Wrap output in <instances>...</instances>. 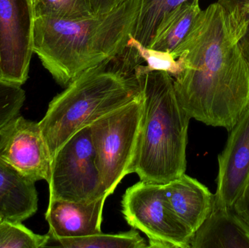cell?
<instances>
[{
	"label": "cell",
	"mask_w": 249,
	"mask_h": 248,
	"mask_svg": "<svg viewBox=\"0 0 249 248\" xmlns=\"http://www.w3.org/2000/svg\"><path fill=\"white\" fill-rule=\"evenodd\" d=\"M249 18L238 7L210 4L171 53L182 58L174 77L177 100L191 119L228 132L249 108V64L240 41Z\"/></svg>",
	"instance_id": "1"
},
{
	"label": "cell",
	"mask_w": 249,
	"mask_h": 248,
	"mask_svg": "<svg viewBox=\"0 0 249 248\" xmlns=\"http://www.w3.org/2000/svg\"><path fill=\"white\" fill-rule=\"evenodd\" d=\"M174 83L165 71L143 74V112L133 173L143 182L166 184L187 169L191 118L178 103Z\"/></svg>",
	"instance_id": "4"
},
{
	"label": "cell",
	"mask_w": 249,
	"mask_h": 248,
	"mask_svg": "<svg viewBox=\"0 0 249 248\" xmlns=\"http://www.w3.org/2000/svg\"><path fill=\"white\" fill-rule=\"evenodd\" d=\"M142 0H125L107 13L77 19L35 17L33 50L58 84L123 53L136 27Z\"/></svg>",
	"instance_id": "2"
},
{
	"label": "cell",
	"mask_w": 249,
	"mask_h": 248,
	"mask_svg": "<svg viewBox=\"0 0 249 248\" xmlns=\"http://www.w3.org/2000/svg\"><path fill=\"white\" fill-rule=\"evenodd\" d=\"M164 187L173 212L194 236L213 209L214 195L185 173Z\"/></svg>",
	"instance_id": "12"
},
{
	"label": "cell",
	"mask_w": 249,
	"mask_h": 248,
	"mask_svg": "<svg viewBox=\"0 0 249 248\" xmlns=\"http://www.w3.org/2000/svg\"><path fill=\"white\" fill-rule=\"evenodd\" d=\"M34 23L32 0H0V80L19 86L27 81Z\"/></svg>",
	"instance_id": "8"
},
{
	"label": "cell",
	"mask_w": 249,
	"mask_h": 248,
	"mask_svg": "<svg viewBox=\"0 0 249 248\" xmlns=\"http://www.w3.org/2000/svg\"><path fill=\"white\" fill-rule=\"evenodd\" d=\"M26 100L21 86L0 80V129L18 116Z\"/></svg>",
	"instance_id": "21"
},
{
	"label": "cell",
	"mask_w": 249,
	"mask_h": 248,
	"mask_svg": "<svg viewBox=\"0 0 249 248\" xmlns=\"http://www.w3.org/2000/svg\"><path fill=\"white\" fill-rule=\"evenodd\" d=\"M233 209L249 225V176L241 195L234 205Z\"/></svg>",
	"instance_id": "22"
},
{
	"label": "cell",
	"mask_w": 249,
	"mask_h": 248,
	"mask_svg": "<svg viewBox=\"0 0 249 248\" xmlns=\"http://www.w3.org/2000/svg\"><path fill=\"white\" fill-rule=\"evenodd\" d=\"M32 4H33V2H34V1H35V0H32Z\"/></svg>",
	"instance_id": "24"
},
{
	"label": "cell",
	"mask_w": 249,
	"mask_h": 248,
	"mask_svg": "<svg viewBox=\"0 0 249 248\" xmlns=\"http://www.w3.org/2000/svg\"><path fill=\"white\" fill-rule=\"evenodd\" d=\"M200 11L199 0H194L168 12L158 23L148 48L172 52L187 36Z\"/></svg>",
	"instance_id": "15"
},
{
	"label": "cell",
	"mask_w": 249,
	"mask_h": 248,
	"mask_svg": "<svg viewBox=\"0 0 249 248\" xmlns=\"http://www.w3.org/2000/svg\"><path fill=\"white\" fill-rule=\"evenodd\" d=\"M1 219H2V218H1V217L0 216V220H1Z\"/></svg>",
	"instance_id": "25"
},
{
	"label": "cell",
	"mask_w": 249,
	"mask_h": 248,
	"mask_svg": "<svg viewBox=\"0 0 249 248\" xmlns=\"http://www.w3.org/2000/svg\"><path fill=\"white\" fill-rule=\"evenodd\" d=\"M94 14L107 13L125 0H89Z\"/></svg>",
	"instance_id": "23"
},
{
	"label": "cell",
	"mask_w": 249,
	"mask_h": 248,
	"mask_svg": "<svg viewBox=\"0 0 249 248\" xmlns=\"http://www.w3.org/2000/svg\"><path fill=\"white\" fill-rule=\"evenodd\" d=\"M48 239V234H35L22 222L0 220V248H45Z\"/></svg>",
	"instance_id": "20"
},
{
	"label": "cell",
	"mask_w": 249,
	"mask_h": 248,
	"mask_svg": "<svg viewBox=\"0 0 249 248\" xmlns=\"http://www.w3.org/2000/svg\"><path fill=\"white\" fill-rule=\"evenodd\" d=\"M0 157L26 179L50 182L52 157L39 122L16 116L0 129Z\"/></svg>",
	"instance_id": "9"
},
{
	"label": "cell",
	"mask_w": 249,
	"mask_h": 248,
	"mask_svg": "<svg viewBox=\"0 0 249 248\" xmlns=\"http://www.w3.org/2000/svg\"><path fill=\"white\" fill-rule=\"evenodd\" d=\"M50 199L91 202L108 198L102 182L90 126L76 132L52 160Z\"/></svg>",
	"instance_id": "6"
},
{
	"label": "cell",
	"mask_w": 249,
	"mask_h": 248,
	"mask_svg": "<svg viewBox=\"0 0 249 248\" xmlns=\"http://www.w3.org/2000/svg\"><path fill=\"white\" fill-rule=\"evenodd\" d=\"M121 206L126 222L149 239L148 248H190L193 234L171 210L164 184L140 180L126 190Z\"/></svg>",
	"instance_id": "7"
},
{
	"label": "cell",
	"mask_w": 249,
	"mask_h": 248,
	"mask_svg": "<svg viewBox=\"0 0 249 248\" xmlns=\"http://www.w3.org/2000/svg\"><path fill=\"white\" fill-rule=\"evenodd\" d=\"M127 46L134 48L143 62L146 63V66L142 64L138 67L141 74H145L151 71H165L173 77H175L184 69L182 58L180 57L175 58L171 52L158 50L144 46L132 35L127 41Z\"/></svg>",
	"instance_id": "18"
},
{
	"label": "cell",
	"mask_w": 249,
	"mask_h": 248,
	"mask_svg": "<svg viewBox=\"0 0 249 248\" xmlns=\"http://www.w3.org/2000/svg\"><path fill=\"white\" fill-rule=\"evenodd\" d=\"M249 248V225L234 209L213 208L193 236L190 248Z\"/></svg>",
	"instance_id": "13"
},
{
	"label": "cell",
	"mask_w": 249,
	"mask_h": 248,
	"mask_svg": "<svg viewBox=\"0 0 249 248\" xmlns=\"http://www.w3.org/2000/svg\"><path fill=\"white\" fill-rule=\"evenodd\" d=\"M48 235L45 248H148L144 239L136 230L119 234H98L78 237L56 238Z\"/></svg>",
	"instance_id": "16"
},
{
	"label": "cell",
	"mask_w": 249,
	"mask_h": 248,
	"mask_svg": "<svg viewBox=\"0 0 249 248\" xmlns=\"http://www.w3.org/2000/svg\"><path fill=\"white\" fill-rule=\"evenodd\" d=\"M35 17L47 16L63 19H77L94 14L89 0H35Z\"/></svg>",
	"instance_id": "19"
},
{
	"label": "cell",
	"mask_w": 249,
	"mask_h": 248,
	"mask_svg": "<svg viewBox=\"0 0 249 248\" xmlns=\"http://www.w3.org/2000/svg\"><path fill=\"white\" fill-rule=\"evenodd\" d=\"M143 62L136 50L127 46L123 53L86 70L50 102L39 122L53 158L76 132L143 95L138 67Z\"/></svg>",
	"instance_id": "3"
},
{
	"label": "cell",
	"mask_w": 249,
	"mask_h": 248,
	"mask_svg": "<svg viewBox=\"0 0 249 248\" xmlns=\"http://www.w3.org/2000/svg\"><path fill=\"white\" fill-rule=\"evenodd\" d=\"M107 198L91 202H75L62 199L49 200L45 219L48 234L56 238L78 237L102 232L103 210Z\"/></svg>",
	"instance_id": "11"
},
{
	"label": "cell",
	"mask_w": 249,
	"mask_h": 248,
	"mask_svg": "<svg viewBox=\"0 0 249 248\" xmlns=\"http://www.w3.org/2000/svg\"><path fill=\"white\" fill-rule=\"evenodd\" d=\"M218 164L213 208L233 209L249 176V108L230 131Z\"/></svg>",
	"instance_id": "10"
},
{
	"label": "cell",
	"mask_w": 249,
	"mask_h": 248,
	"mask_svg": "<svg viewBox=\"0 0 249 248\" xmlns=\"http://www.w3.org/2000/svg\"><path fill=\"white\" fill-rule=\"evenodd\" d=\"M194 0H142L140 13L132 36L148 47L162 17L182 3Z\"/></svg>",
	"instance_id": "17"
},
{
	"label": "cell",
	"mask_w": 249,
	"mask_h": 248,
	"mask_svg": "<svg viewBox=\"0 0 249 248\" xmlns=\"http://www.w3.org/2000/svg\"><path fill=\"white\" fill-rule=\"evenodd\" d=\"M37 209L35 182L22 176L0 157V216L12 222L23 223Z\"/></svg>",
	"instance_id": "14"
},
{
	"label": "cell",
	"mask_w": 249,
	"mask_h": 248,
	"mask_svg": "<svg viewBox=\"0 0 249 248\" xmlns=\"http://www.w3.org/2000/svg\"><path fill=\"white\" fill-rule=\"evenodd\" d=\"M143 98L110 112L90 125L96 163L108 197L133 173Z\"/></svg>",
	"instance_id": "5"
}]
</instances>
